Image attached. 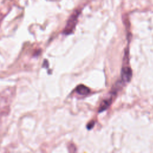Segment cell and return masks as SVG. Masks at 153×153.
<instances>
[{"label":"cell","mask_w":153,"mask_h":153,"mask_svg":"<svg viewBox=\"0 0 153 153\" xmlns=\"http://www.w3.org/2000/svg\"><path fill=\"white\" fill-rule=\"evenodd\" d=\"M80 13L81 11L79 10H76L72 13L67 21L66 25L63 30V33L68 35L74 30Z\"/></svg>","instance_id":"1"},{"label":"cell","mask_w":153,"mask_h":153,"mask_svg":"<svg viewBox=\"0 0 153 153\" xmlns=\"http://www.w3.org/2000/svg\"><path fill=\"white\" fill-rule=\"evenodd\" d=\"M132 72L129 67H124L121 71V78L123 81L128 82L131 79Z\"/></svg>","instance_id":"2"},{"label":"cell","mask_w":153,"mask_h":153,"mask_svg":"<svg viewBox=\"0 0 153 153\" xmlns=\"http://www.w3.org/2000/svg\"><path fill=\"white\" fill-rule=\"evenodd\" d=\"M76 91L80 95L85 96L88 94L90 90L88 87L84 85H79L76 88Z\"/></svg>","instance_id":"3"},{"label":"cell","mask_w":153,"mask_h":153,"mask_svg":"<svg viewBox=\"0 0 153 153\" xmlns=\"http://www.w3.org/2000/svg\"><path fill=\"white\" fill-rule=\"evenodd\" d=\"M111 102H112V99L111 98L107 99H105V100H103V102H102V103L100 104V106L99 107V112H102V111H104L105 110H106L109 106Z\"/></svg>","instance_id":"4"},{"label":"cell","mask_w":153,"mask_h":153,"mask_svg":"<svg viewBox=\"0 0 153 153\" xmlns=\"http://www.w3.org/2000/svg\"><path fill=\"white\" fill-rule=\"evenodd\" d=\"M94 126V122L93 121H91V123H89V124L88 125V126H87V128H88V129H90V128H91L92 127H93V126Z\"/></svg>","instance_id":"5"}]
</instances>
